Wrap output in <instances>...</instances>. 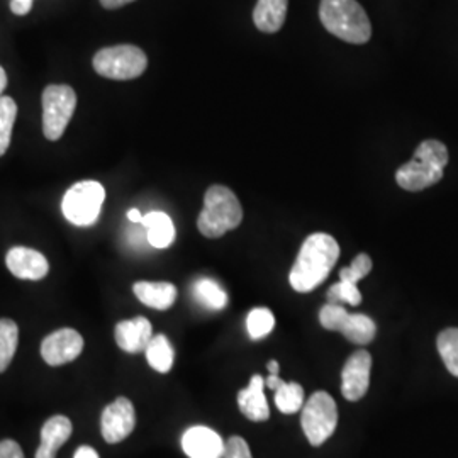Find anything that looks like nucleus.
Segmentation results:
<instances>
[{"instance_id":"nucleus-1","label":"nucleus","mask_w":458,"mask_h":458,"mask_svg":"<svg viewBox=\"0 0 458 458\" xmlns=\"http://www.w3.org/2000/svg\"><path fill=\"white\" fill-rule=\"evenodd\" d=\"M340 259L338 242L327 233H314L306 238L289 274L295 293L306 294L319 287Z\"/></svg>"},{"instance_id":"nucleus-2","label":"nucleus","mask_w":458,"mask_h":458,"mask_svg":"<svg viewBox=\"0 0 458 458\" xmlns=\"http://www.w3.org/2000/svg\"><path fill=\"white\" fill-rule=\"evenodd\" d=\"M448 158V149L442 141L426 140L416 148L412 160L399 166L395 182L401 189L410 192L425 191L442 181Z\"/></svg>"},{"instance_id":"nucleus-3","label":"nucleus","mask_w":458,"mask_h":458,"mask_svg":"<svg viewBox=\"0 0 458 458\" xmlns=\"http://www.w3.org/2000/svg\"><path fill=\"white\" fill-rule=\"evenodd\" d=\"M319 19L327 33L352 45L369 43L372 24L357 0H321Z\"/></svg>"},{"instance_id":"nucleus-4","label":"nucleus","mask_w":458,"mask_h":458,"mask_svg":"<svg viewBox=\"0 0 458 458\" xmlns=\"http://www.w3.org/2000/svg\"><path fill=\"white\" fill-rule=\"evenodd\" d=\"M243 221V208L236 194L225 185H213L204 196V209L199 214L197 228L206 238H221L238 228Z\"/></svg>"},{"instance_id":"nucleus-5","label":"nucleus","mask_w":458,"mask_h":458,"mask_svg":"<svg viewBox=\"0 0 458 458\" xmlns=\"http://www.w3.org/2000/svg\"><path fill=\"white\" fill-rule=\"evenodd\" d=\"M106 200V189L98 181L73 183L62 200V213L73 226L87 228L98 219Z\"/></svg>"},{"instance_id":"nucleus-6","label":"nucleus","mask_w":458,"mask_h":458,"mask_svg":"<svg viewBox=\"0 0 458 458\" xmlns=\"http://www.w3.org/2000/svg\"><path fill=\"white\" fill-rule=\"evenodd\" d=\"M100 77L111 81H132L145 73L148 58L145 51L132 45H117L98 51L92 60Z\"/></svg>"},{"instance_id":"nucleus-7","label":"nucleus","mask_w":458,"mask_h":458,"mask_svg":"<svg viewBox=\"0 0 458 458\" xmlns=\"http://www.w3.org/2000/svg\"><path fill=\"white\" fill-rule=\"evenodd\" d=\"M301 425L308 442L312 446H321L333 437L338 425V408L335 399L323 391L312 394L310 401L302 406Z\"/></svg>"},{"instance_id":"nucleus-8","label":"nucleus","mask_w":458,"mask_h":458,"mask_svg":"<svg viewBox=\"0 0 458 458\" xmlns=\"http://www.w3.org/2000/svg\"><path fill=\"white\" fill-rule=\"evenodd\" d=\"M77 107V94L70 85H48L43 92V132L49 141L64 136Z\"/></svg>"},{"instance_id":"nucleus-9","label":"nucleus","mask_w":458,"mask_h":458,"mask_svg":"<svg viewBox=\"0 0 458 458\" xmlns=\"http://www.w3.org/2000/svg\"><path fill=\"white\" fill-rule=\"evenodd\" d=\"M136 426V412L128 397H117L106 406L100 416L102 438L111 445L126 440Z\"/></svg>"},{"instance_id":"nucleus-10","label":"nucleus","mask_w":458,"mask_h":458,"mask_svg":"<svg viewBox=\"0 0 458 458\" xmlns=\"http://www.w3.org/2000/svg\"><path fill=\"white\" fill-rule=\"evenodd\" d=\"M82 350V335L72 327H62L43 340L41 357L51 367H60L75 360Z\"/></svg>"},{"instance_id":"nucleus-11","label":"nucleus","mask_w":458,"mask_h":458,"mask_svg":"<svg viewBox=\"0 0 458 458\" xmlns=\"http://www.w3.org/2000/svg\"><path fill=\"white\" fill-rule=\"evenodd\" d=\"M372 355L367 350H357L346 363L342 372V394L346 401H360L370 386Z\"/></svg>"},{"instance_id":"nucleus-12","label":"nucleus","mask_w":458,"mask_h":458,"mask_svg":"<svg viewBox=\"0 0 458 458\" xmlns=\"http://www.w3.org/2000/svg\"><path fill=\"white\" fill-rule=\"evenodd\" d=\"M5 265L14 277L21 280H41L49 272L47 257L33 248L14 246L5 255Z\"/></svg>"},{"instance_id":"nucleus-13","label":"nucleus","mask_w":458,"mask_h":458,"mask_svg":"<svg viewBox=\"0 0 458 458\" xmlns=\"http://www.w3.org/2000/svg\"><path fill=\"white\" fill-rule=\"evenodd\" d=\"M182 448L189 458H223L226 443L208 426H192L182 437Z\"/></svg>"},{"instance_id":"nucleus-14","label":"nucleus","mask_w":458,"mask_h":458,"mask_svg":"<svg viewBox=\"0 0 458 458\" xmlns=\"http://www.w3.org/2000/svg\"><path fill=\"white\" fill-rule=\"evenodd\" d=\"M115 344L126 353H140L147 350L153 338V327L147 318L138 316L115 325Z\"/></svg>"},{"instance_id":"nucleus-15","label":"nucleus","mask_w":458,"mask_h":458,"mask_svg":"<svg viewBox=\"0 0 458 458\" xmlns=\"http://www.w3.org/2000/svg\"><path fill=\"white\" fill-rule=\"evenodd\" d=\"M238 406L248 420L255 423H262L270 418L268 401L265 397V378L253 376L248 387L238 394Z\"/></svg>"},{"instance_id":"nucleus-16","label":"nucleus","mask_w":458,"mask_h":458,"mask_svg":"<svg viewBox=\"0 0 458 458\" xmlns=\"http://www.w3.org/2000/svg\"><path fill=\"white\" fill-rule=\"evenodd\" d=\"M73 426L66 416H51L41 428V445L34 458H56L58 450L72 437Z\"/></svg>"},{"instance_id":"nucleus-17","label":"nucleus","mask_w":458,"mask_h":458,"mask_svg":"<svg viewBox=\"0 0 458 458\" xmlns=\"http://www.w3.org/2000/svg\"><path fill=\"white\" fill-rule=\"evenodd\" d=\"M132 293L145 306L158 311L170 310L177 301V287L170 282L141 280L132 285Z\"/></svg>"},{"instance_id":"nucleus-18","label":"nucleus","mask_w":458,"mask_h":458,"mask_svg":"<svg viewBox=\"0 0 458 458\" xmlns=\"http://www.w3.org/2000/svg\"><path fill=\"white\" fill-rule=\"evenodd\" d=\"M141 226L147 229L148 243L153 248L164 250L175 242V226L168 214L162 211L145 214Z\"/></svg>"},{"instance_id":"nucleus-19","label":"nucleus","mask_w":458,"mask_h":458,"mask_svg":"<svg viewBox=\"0 0 458 458\" xmlns=\"http://www.w3.org/2000/svg\"><path fill=\"white\" fill-rule=\"evenodd\" d=\"M289 0H259L253 11V22L262 33H277L285 22Z\"/></svg>"},{"instance_id":"nucleus-20","label":"nucleus","mask_w":458,"mask_h":458,"mask_svg":"<svg viewBox=\"0 0 458 458\" xmlns=\"http://www.w3.org/2000/svg\"><path fill=\"white\" fill-rule=\"evenodd\" d=\"M340 333L348 342L355 344H369L374 342L377 335V327L372 318L365 314H350L342 325Z\"/></svg>"},{"instance_id":"nucleus-21","label":"nucleus","mask_w":458,"mask_h":458,"mask_svg":"<svg viewBox=\"0 0 458 458\" xmlns=\"http://www.w3.org/2000/svg\"><path fill=\"white\" fill-rule=\"evenodd\" d=\"M145 353H147L148 363L153 370H157L160 374H166L172 370L175 352L165 335L153 336L151 342L148 344Z\"/></svg>"},{"instance_id":"nucleus-22","label":"nucleus","mask_w":458,"mask_h":458,"mask_svg":"<svg viewBox=\"0 0 458 458\" xmlns=\"http://www.w3.org/2000/svg\"><path fill=\"white\" fill-rule=\"evenodd\" d=\"M194 295L202 306L214 311H221L228 306L226 291L213 278H199L194 284Z\"/></svg>"},{"instance_id":"nucleus-23","label":"nucleus","mask_w":458,"mask_h":458,"mask_svg":"<svg viewBox=\"0 0 458 458\" xmlns=\"http://www.w3.org/2000/svg\"><path fill=\"white\" fill-rule=\"evenodd\" d=\"M19 344V327L16 321L2 318L0 319V374L7 370L16 355Z\"/></svg>"},{"instance_id":"nucleus-24","label":"nucleus","mask_w":458,"mask_h":458,"mask_svg":"<svg viewBox=\"0 0 458 458\" xmlns=\"http://www.w3.org/2000/svg\"><path fill=\"white\" fill-rule=\"evenodd\" d=\"M437 346L446 370L458 377V327L443 329L437 338Z\"/></svg>"},{"instance_id":"nucleus-25","label":"nucleus","mask_w":458,"mask_h":458,"mask_svg":"<svg viewBox=\"0 0 458 458\" xmlns=\"http://www.w3.org/2000/svg\"><path fill=\"white\" fill-rule=\"evenodd\" d=\"M276 406L284 414H295L304 406V389L297 382H285L276 391Z\"/></svg>"},{"instance_id":"nucleus-26","label":"nucleus","mask_w":458,"mask_h":458,"mask_svg":"<svg viewBox=\"0 0 458 458\" xmlns=\"http://www.w3.org/2000/svg\"><path fill=\"white\" fill-rule=\"evenodd\" d=\"M17 104L13 98H0V157L9 149L16 123Z\"/></svg>"},{"instance_id":"nucleus-27","label":"nucleus","mask_w":458,"mask_h":458,"mask_svg":"<svg viewBox=\"0 0 458 458\" xmlns=\"http://www.w3.org/2000/svg\"><path fill=\"white\" fill-rule=\"evenodd\" d=\"M276 327V316L267 308H255L246 318V329L251 340H262Z\"/></svg>"},{"instance_id":"nucleus-28","label":"nucleus","mask_w":458,"mask_h":458,"mask_svg":"<svg viewBox=\"0 0 458 458\" xmlns=\"http://www.w3.org/2000/svg\"><path fill=\"white\" fill-rule=\"evenodd\" d=\"M327 301L331 304H342L346 302L350 306H359L361 302V294L355 284L340 280L338 284L331 285L327 291Z\"/></svg>"},{"instance_id":"nucleus-29","label":"nucleus","mask_w":458,"mask_h":458,"mask_svg":"<svg viewBox=\"0 0 458 458\" xmlns=\"http://www.w3.org/2000/svg\"><path fill=\"white\" fill-rule=\"evenodd\" d=\"M372 272V259L367 253L357 255V259L352 262L350 267H344L340 272V278L350 284H359L361 278L367 277Z\"/></svg>"},{"instance_id":"nucleus-30","label":"nucleus","mask_w":458,"mask_h":458,"mask_svg":"<svg viewBox=\"0 0 458 458\" xmlns=\"http://www.w3.org/2000/svg\"><path fill=\"white\" fill-rule=\"evenodd\" d=\"M348 316V311L340 304H327L319 311V323L325 329L329 331H340L344 319Z\"/></svg>"},{"instance_id":"nucleus-31","label":"nucleus","mask_w":458,"mask_h":458,"mask_svg":"<svg viewBox=\"0 0 458 458\" xmlns=\"http://www.w3.org/2000/svg\"><path fill=\"white\" fill-rule=\"evenodd\" d=\"M223 458H253L248 443L242 437H231L226 442V450Z\"/></svg>"},{"instance_id":"nucleus-32","label":"nucleus","mask_w":458,"mask_h":458,"mask_svg":"<svg viewBox=\"0 0 458 458\" xmlns=\"http://www.w3.org/2000/svg\"><path fill=\"white\" fill-rule=\"evenodd\" d=\"M0 458H24V454L14 440H4L0 442Z\"/></svg>"},{"instance_id":"nucleus-33","label":"nucleus","mask_w":458,"mask_h":458,"mask_svg":"<svg viewBox=\"0 0 458 458\" xmlns=\"http://www.w3.org/2000/svg\"><path fill=\"white\" fill-rule=\"evenodd\" d=\"M33 9V0H11V11L16 16H26Z\"/></svg>"},{"instance_id":"nucleus-34","label":"nucleus","mask_w":458,"mask_h":458,"mask_svg":"<svg viewBox=\"0 0 458 458\" xmlns=\"http://www.w3.org/2000/svg\"><path fill=\"white\" fill-rule=\"evenodd\" d=\"M73 458H98V454L92 448V446H87L83 445L81 448H77Z\"/></svg>"},{"instance_id":"nucleus-35","label":"nucleus","mask_w":458,"mask_h":458,"mask_svg":"<svg viewBox=\"0 0 458 458\" xmlns=\"http://www.w3.org/2000/svg\"><path fill=\"white\" fill-rule=\"evenodd\" d=\"M282 384H284V380L278 377V374H270L265 378V387H268L270 391H277Z\"/></svg>"},{"instance_id":"nucleus-36","label":"nucleus","mask_w":458,"mask_h":458,"mask_svg":"<svg viewBox=\"0 0 458 458\" xmlns=\"http://www.w3.org/2000/svg\"><path fill=\"white\" fill-rule=\"evenodd\" d=\"M131 2H134V0H100L104 9H119V7H124Z\"/></svg>"},{"instance_id":"nucleus-37","label":"nucleus","mask_w":458,"mask_h":458,"mask_svg":"<svg viewBox=\"0 0 458 458\" xmlns=\"http://www.w3.org/2000/svg\"><path fill=\"white\" fill-rule=\"evenodd\" d=\"M128 219L134 223V225H141V221H143V214L140 213V209H130L128 211Z\"/></svg>"},{"instance_id":"nucleus-38","label":"nucleus","mask_w":458,"mask_h":458,"mask_svg":"<svg viewBox=\"0 0 458 458\" xmlns=\"http://www.w3.org/2000/svg\"><path fill=\"white\" fill-rule=\"evenodd\" d=\"M5 87H7V73H5V70L0 66V98H2L4 90H5Z\"/></svg>"},{"instance_id":"nucleus-39","label":"nucleus","mask_w":458,"mask_h":458,"mask_svg":"<svg viewBox=\"0 0 458 458\" xmlns=\"http://www.w3.org/2000/svg\"><path fill=\"white\" fill-rule=\"evenodd\" d=\"M267 369H268V372H270V374H278V370H280V367H278V361H268Z\"/></svg>"}]
</instances>
